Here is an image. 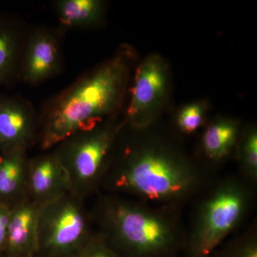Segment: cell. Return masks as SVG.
Segmentation results:
<instances>
[{
  "mask_svg": "<svg viewBox=\"0 0 257 257\" xmlns=\"http://www.w3.org/2000/svg\"><path fill=\"white\" fill-rule=\"evenodd\" d=\"M125 72L124 60L116 57L69 89L49 116L42 147L47 150L96 128L119 100Z\"/></svg>",
  "mask_w": 257,
  "mask_h": 257,
  "instance_id": "cell-1",
  "label": "cell"
},
{
  "mask_svg": "<svg viewBox=\"0 0 257 257\" xmlns=\"http://www.w3.org/2000/svg\"><path fill=\"white\" fill-rule=\"evenodd\" d=\"M115 188L152 201H171L186 195L197 176L187 164L160 150L149 149L128 157L113 175Z\"/></svg>",
  "mask_w": 257,
  "mask_h": 257,
  "instance_id": "cell-2",
  "label": "cell"
},
{
  "mask_svg": "<svg viewBox=\"0 0 257 257\" xmlns=\"http://www.w3.org/2000/svg\"><path fill=\"white\" fill-rule=\"evenodd\" d=\"M106 209L104 221L109 234L134 251L157 252L173 239V226L157 213L124 202L111 203Z\"/></svg>",
  "mask_w": 257,
  "mask_h": 257,
  "instance_id": "cell-3",
  "label": "cell"
},
{
  "mask_svg": "<svg viewBox=\"0 0 257 257\" xmlns=\"http://www.w3.org/2000/svg\"><path fill=\"white\" fill-rule=\"evenodd\" d=\"M70 194L42 203L37 223L38 249L52 255L64 254L85 242L87 217L76 196Z\"/></svg>",
  "mask_w": 257,
  "mask_h": 257,
  "instance_id": "cell-4",
  "label": "cell"
},
{
  "mask_svg": "<svg viewBox=\"0 0 257 257\" xmlns=\"http://www.w3.org/2000/svg\"><path fill=\"white\" fill-rule=\"evenodd\" d=\"M245 205L244 192L234 184L222 186L204 202L193 231L199 255L209 254L226 237L239 221Z\"/></svg>",
  "mask_w": 257,
  "mask_h": 257,
  "instance_id": "cell-5",
  "label": "cell"
},
{
  "mask_svg": "<svg viewBox=\"0 0 257 257\" xmlns=\"http://www.w3.org/2000/svg\"><path fill=\"white\" fill-rule=\"evenodd\" d=\"M76 135L78 138L72 143L65 157L60 158L68 177L70 192L74 196H82L100 175L112 134L108 130L94 128Z\"/></svg>",
  "mask_w": 257,
  "mask_h": 257,
  "instance_id": "cell-6",
  "label": "cell"
},
{
  "mask_svg": "<svg viewBox=\"0 0 257 257\" xmlns=\"http://www.w3.org/2000/svg\"><path fill=\"white\" fill-rule=\"evenodd\" d=\"M27 170L26 183L33 200L44 203L70 192L68 177L60 157L35 161Z\"/></svg>",
  "mask_w": 257,
  "mask_h": 257,
  "instance_id": "cell-7",
  "label": "cell"
},
{
  "mask_svg": "<svg viewBox=\"0 0 257 257\" xmlns=\"http://www.w3.org/2000/svg\"><path fill=\"white\" fill-rule=\"evenodd\" d=\"M41 204L23 201L10 211L5 245L13 254L28 257L38 250L37 223Z\"/></svg>",
  "mask_w": 257,
  "mask_h": 257,
  "instance_id": "cell-8",
  "label": "cell"
},
{
  "mask_svg": "<svg viewBox=\"0 0 257 257\" xmlns=\"http://www.w3.org/2000/svg\"><path fill=\"white\" fill-rule=\"evenodd\" d=\"M166 85L163 64L157 57H150L137 69L127 114L132 119L143 114L162 97Z\"/></svg>",
  "mask_w": 257,
  "mask_h": 257,
  "instance_id": "cell-9",
  "label": "cell"
},
{
  "mask_svg": "<svg viewBox=\"0 0 257 257\" xmlns=\"http://www.w3.org/2000/svg\"><path fill=\"white\" fill-rule=\"evenodd\" d=\"M31 133V119L23 106L13 101L0 100V143L11 151H22Z\"/></svg>",
  "mask_w": 257,
  "mask_h": 257,
  "instance_id": "cell-10",
  "label": "cell"
},
{
  "mask_svg": "<svg viewBox=\"0 0 257 257\" xmlns=\"http://www.w3.org/2000/svg\"><path fill=\"white\" fill-rule=\"evenodd\" d=\"M58 63V48L53 37L46 34L37 35L29 47L25 77L31 82H40L53 74Z\"/></svg>",
  "mask_w": 257,
  "mask_h": 257,
  "instance_id": "cell-11",
  "label": "cell"
},
{
  "mask_svg": "<svg viewBox=\"0 0 257 257\" xmlns=\"http://www.w3.org/2000/svg\"><path fill=\"white\" fill-rule=\"evenodd\" d=\"M237 127L231 121H222L211 124L203 137V147L213 160H221L229 155L234 145Z\"/></svg>",
  "mask_w": 257,
  "mask_h": 257,
  "instance_id": "cell-12",
  "label": "cell"
},
{
  "mask_svg": "<svg viewBox=\"0 0 257 257\" xmlns=\"http://www.w3.org/2000/svg\"><path fill=\"white\" fill-rule=\"evenodd\" d=\"M22 152L11 151L0 159V196L16 194L26 182L27 170Z\"/></svg>",
  "mask_w": 257,
  "mask_h": 257,
  "instance_id": "cell-13",
  "label": "cell"
},
{
  "mask_svg": "<svg viewBox=\"0 0 257 257\" xmlns=\"http://www.w3.org/2000/svg\"><path fill=\"white\" fill-rule=\"evenodd\" d=\"M61 23L67 27H82L99 17L100 3L95 0H65L58 6Z\"/></svg>",
  "mask_w": 257,
  "mask_h": 257,
  "instance_id": "cell-14",
  "label": "cell"
},
{
  "mask_svg": "<svg viewBox=\"0 0 257 257\" xmlns=\"http://www.w3.org/2000/svg\"><path fill=\"white\" fill-rule=\"evenodd\" d=\"M15 42L11 32L0 28V81L8 75L15 56Z\"/></svg>",
  "mask_w": 257,
  "mask_h": 257,
  "instance_id": "cell-15",
  "label": "cell"
},
{
  "mask_svg": "<svg viewBox=\"0 0 257 257\" xmlns=\"http://www.w3.org/2000/svg\"><path fill=\"white\" fill-rule=\"evenodd\" d=\"M203 119V109L199 104H191L181 111L178 117L180 130L186 133H192L201 126Z\"/></svg>",
  "mask_w": 257,
  "mask_h": 257,
  "instance_id": "cell-16",
  "label": "cell"
},
{
  "mask_svg": "<svg viewBox=\"0 0 257 257\" xmlns=\"http://www.w3.org/2000/svg\"><path fill=\"white\" fill-rule=\"evenodd\" d=\"M243 164L253 178L257 175V135L251 133L246 138L243 147Z\"/></svg>",
  "mask_w": 257,
  "mask_h": 257,
  "instance_id": "cell-17",
  "label": "cell"
},
{
  "mask_svg": "<svg viewBox=\"0 0 257 257\" xmlns=\"http://www.w3.org/2000/svg\"><path fill=\"white\" fill-rule=\"evenodd\" d=\"M10 210L5 204L0 203V248L6 243L7 233L9 226Z\"/></svg>",
  "mask_w": 257,
  "mask_h": 257,
  "instance_id": "cell-18",
  "label": "cell"
},
{
  "mask_svg": "<svg viewBox=\"0 0 257 257\" xmlns=\"http://www.w3.org/2000/svg\"><path fill=\"white\" fill-rule=\"evenodd\" d=\"M79 257H114L99 243L92 242L82 248Z\"/></svg>",
  "mask_w": 257,
  "mask_h": 257,
  "instance_id": "cell-19",
  "label": "cell"
},
{
  "mask_svg": "<svg viewBox=\"0 0 257 257\" xmlns=\"http://www.w3.org/2000/svg\"><path fill=\"white\" fill-rule=\"evenodd\" d=\"M243 257H257V250L254 246H250L246 249Z\"/></svg>",
  "mask_w": 257,
  "mask_h": 257,
  "instance_id": "cell-20",
  "label": "cell"
}]
</instances>
